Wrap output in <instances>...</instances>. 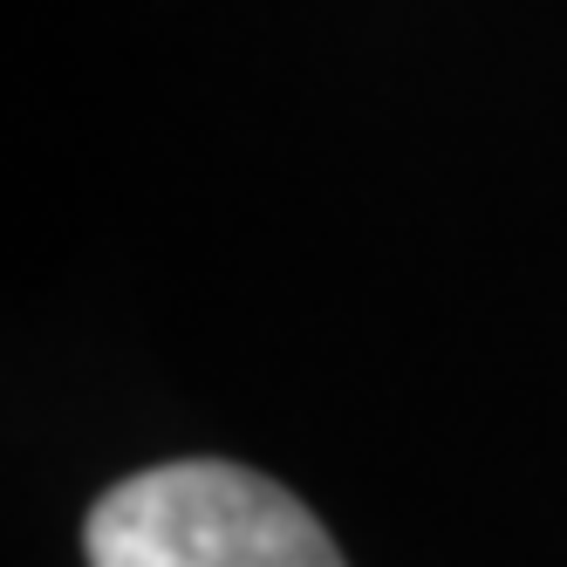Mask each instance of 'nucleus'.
Segmentation results:
<instances>
[{"label": "nucleus", "mask_w": 567, "mask_h": 567, "mask_svg": "<svg viewBox=\"0 0 567 567\" xmlns=\"http://www.w3.org/2000/svg\"><path fill=\"white\" fill-rule=\"evenodd\" d=\"M83 547L90 567H342L336 540L288 485L219 458L110 485Z\"/></svg>", "instance_id": "obj_1"}]
</instances>
